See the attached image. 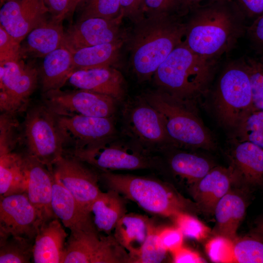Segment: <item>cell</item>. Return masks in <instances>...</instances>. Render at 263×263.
<instances>
[{
    "label": "cell",
    "mask_w": 263,
    "mask_h": 263,
    "mask_svg": "<svg viewBox=\"0 0 263 263\" xmlns=\"http://www.w3.org/2000/svg\"><path fill=\"white\" fill-rule=\"evenodd\" d=\"M64 153L102 172L159 167L158 160L150 155V152L132 141H123L115 136L77 148L65 149Z\"/></svg>",
    "instance_id": "6"
},
{
    "label": "cell",
    "mask_w": 263,
    "mask_h": 263,
    "mask_svg": "<svg viewBox=\"0 0 263 263\" xmlns=\"http://www.w3.org/2000/svg\"><path fill=\"white\" fill-rule=\"evenodd\" d=\"M44 0H2L0 26L21 42L34 28L47 19Z\"/></svg>",
    "instance_id": "15"
},
{
    "label": "cell",
    "mask_w": 263,
    "mask_h": 263,
    "mask_svg": "<svg viewBox=\"0 0 263 263\" xmlns=\"http://www.w3.org/2000/svg\"><path fill=\"white\" fill-rule=\"evenodd\" d=\"M168 163L173 173L191 185L202 179L214 167L206 157L184 151L172 153Z\"/></svg>",
    "instance_id": "31"
},
{
    "label": "cell",
    "mask_w": 263,
    "mask_h": 263,
    "mask_svg": "<svg viewBox=\"0 0 263 263\" xmlns=\"http://www.w3.org/2000/svg\"><path fill=\"white\" fill-rule=\"evenodd\" d=\"M85 4L81 10L78 21L88 18H99L113 19L121 17L120 0H84Z\"/></svg>",
    "instance_id": "36"
},
{
    "label": "cell",
    "mask_w": 263,
    "mask_h": 263,
    "mask_svg": "<svg viewBox=\"0 0 263 263\" xmlns=\"http://www.w3.org/2000/svg\"><path fill=\"white\" fill-rule=\"evenodd\" d=\"M244 59L250 77L253 106L263 110V54Z\"/></svg>",
    "instance_id": "37"
},
{
    "label": "cell",
    "mask_w": 263,
    "mask_h": 263,
    "mask_svg": "<svg viewBox=\"0 0 263 263\" xmlns=\"http://www.w3.org/2000/svg\"><path fill=\"white\" fill-rule=\"evenodd\" d=\"M115 100L111 96L86 90L58 89L44 93L43 102L59 116L111 117L115 113Z\"/></svg>",
    "instance_id": "12"
},
{
    "label": "cell",
    "mask_w": 263,
    "mask_h": 263,
    "mask_svg": "<svg viewBox=\"0 0 263 263\" xmlns=\"http://www.w3.org/2000/svg\"><path fill=\"white\" fill-rule=\"evenodd\" d=\"M26 188L24 153H0V196L26 193Z\"/></svg>",
    "instance_id": "29"
},
{
    "label": "cell",
    "mask_w": 263,
    "mask_h": 263,
    "mask_svg": "<svg viewBox=\"0 0 263 263\" xmlns=\"http://www.w3.org/2000/svg\"><path fill=\"white\" fill-rule=\"evenodd\" d=\"M84 0H71V14L72 13L76 8V7L80 3L83 1Z\"/></svg>",
    "instance_id": "50"
},
{
    "label": "cell",
    "mask_w": 263,
    "mask_h": 263,
    "mask_svg": "<svg viewBox=\"0 0 263 263\" xmlns=\"http://www.w3.org/2000/svg\"><path fill=\"white\" fill-rule=\"evenodd\" d=\"M59 124L66 138L67 145L75 148L115 135V128L111 117L83 115L59 116Z\"/></svg>",
    "instance_id": "18"
},
{
    "label": "cell",
    "mask_w": 263,
    "mask_h": 263,
    "mask_svg": "<svg viewBox=\"0 0 263 263\" xmlns=\"http://www.w3.org/2000/svg\"><path fill=\"white\" fill-rule=\"evenodd\" d=\"M150 220L144 215L126 213L118 221L113 234L117 242L128 252L131 263L145 241Z\"/></svg>",
    "instance_id": "28"
},
{
    "label": "cell",
    "mask_w": 263,
    "mask_h": 263,
    "mask_svg": "<svg viewBox=\"0 0 263 263\" xmlns=\"http://www.w3.org/2000/svg\"><path fill=\"white\" fill-rule=\"evenodd\" d=\"M51 206L55 216L70 231L97 230L91 213L79 204L54 174Z\"/></svg>",
    "instance_id": "20"
},
{
    "label": "cell",
    "mask_w": 263,
    "mask_h": 263,
    "mask_svg": "<svg viewBox=\"0 0 263 263\" xmlns=\"http://www.w3.org/2000/svg\"><path fill=\"white\" fill-rule=\"evenodd\" d=\"M51 18L54 19H63L71 11V0H44Z\"/></svg>",
    "instance_id": "43"
},
{
    "label": "cell",
    "mask_w": 263,
    "mask_h": 263,
    "mask_svg": "<svg viewBox=\"0 0 263 263\" xmlns=\"http://www.w3.org/2000/svg\"><path fill=\"white\" fill-rule=\"evenodd\" d=\"M203 0H178V6L186 11L192 10L199 5L200 3Z\"/></svg>",
    "instance_id": "49"
},
{
    "label": "cell",
    "mask_w": 263,
    "mask_h": 263,
    "mask_svg": "<svg viewBox=\"0 0 263 263\" xmlns=\"http://www.w3.org/2000/svg\"><path fill=\"white\" fill-rule=\"evenodd\" d=\"M108 189H113L136 203L145 211L172 218L187 212L190 202L166 183L131 174L102 172L99 175Z\"/></svg>",
    "instance_id": "5"
},
{
    "label": "cell",
    "mask_w": 263,
    "mask_h": 263,
    "mask_svg": "<svg viewBox=\"0 0 263 263\" xmlns=\"http://www.w3.org/2000/svg\"><path fill=\"white\" fill-rule=\"evenodd\" d=\"M67 81L79 89L108 95L116 100L121 99L125 94L123 75L112 67L75 71Z\"/></svg>",
    "instance_id": "22"
},
{
    "label": "cell",
    "mask_w": 263,
    "mask_h": 263,
    "mask_svg": "<svg viewBox=\"0 0 263 263\" xmlns=\"http://www.w3.org/2000/svg\"><path fill=\"white\" fill-rule=\"evenodd\" d=\"M118 192L108 189L101 192L93 203L90 211L98 232L112 234L120 219L127 213L123 198Z\"/></svg>",
    "instance_id": "27"
},
{
    "label": "cell",
    "mask_w": 263,
    "mask_h": 263,
    "mask_svg": "<svg viewBox=\"0 0 263 263\" xmlns=\"http://www.w3.org/2000/svg\"><path fill=\"white\" fill-rule=\"evenodd\" d=\"M41 224L26 193L0 196V240L10 236L35 240Z\"/></svg>",
    "instance_id": "14"
},
{
    "label": "cell",
    "mask_w": 263,
    "mask_h": 263,
    "mask_svg": "<svg viewBox=\"0 0 263 263\" xmlns=\"http://www.w3.org/2000/svg\"><path fill=\"white\" fill-rule=\"evenodd\" d=\"M130 61L138 78L146 80L183 41L186 23L172 13L145 15L134 23Z\"/></svg>",
    "instance_id": "2"
},
{
    "label": "cell",
    "mask_w": 263,
    "mask_h": 263,
    "mask_svg": "<svg viewBox=\"0 0 263 263\" xmlns=\"http://www.w3.org/2000/svg\"><path fill=\"white\" fill-rule=\"evenodd\" d=\"M65 32L62 20L50 18L33 29L26 36L25 45L20 53L44 57L62 47Z\"/></svg>",
    "instance_id": "25"
},
{
    "label": "cell",
    "mask_w": 263,
    "mask_h": 263,
    "mask_svg": "<svg viewBox=\"0 0 263 263\" xmlns=\"http://www.w3.org/2000/svg\"><path fill=\"white\" fill-rule=\"evenodd\" d=\"M247 207L244 197L231 189L217 203L213 213L215 216L216 235L230 239L236 238L238 227Z\"/></svg>",
    "instance_id": "24"
},
{
    "label": "cell",
    "mask_w": 263,
    "mask_h": 263,
    "mask_svg": "<svg viewBox=\"0 0 263 263\" xmlns=\"http://www.w3.org/2000/svg\"><path fill=\"white\" fill-rule=\"evenodd\" d=\"M157 227L150 221L146 239L131 263H159L165 260L168 251L160 242Z\"/></svg>",
    "instance_id": "35"
},
{
    "label": "cell",
    "mask_w": 263,
    "mask_h": 263,
    "mask_svg": "<svg viewBox=\"0 0 263 263\" xmlns=\"http://www.w3.org/2000/svg\"><path fill=\"white\" fill-rule=\"evenodd\" d=\"M39 72L20 59L0 64V109L16 116L26 112L36 89Z\"/></svg>",
    "instance_id": "11"
},
{
    "label": "cell",
    "mask_w": 263,
    "mask_h": 263,
    "mask_svg": "<svg viewBox=\"0 0 263 263\" xmlns=\"http://www.w3.org/2000/svg\"><path fill=\"white\" fill-rule=\"evenodd\" d=\"M27 182L26 194L36 209L41 224L56 218L52 208L53 173L34 157L24 152Z\"/></svg>",
    "instance_id": "19"
},
{
    "label": "cell",
    "mask_w": 263,
    "mask_h": 263,
    "mask_svg": "<svg viewBox=\"0 0 263 263\" xmlns=\"http://www.w3.org/2000/svg\"><path fill=\"white\" fill-rule=\"evenodd\" d=\"M245 17L254 18L263 14V0H235Z\"/></svg>",
    "instance_id": "46"
},
{
    "label": "cell",
    "mask_w": 263,
    "mask_h": 263,
    "mask_svg": "<svg viewBox=\"0 0 263 263\" xmlns=\"http://www.w3.org/2000/svg\"><path fill=\"white\" fill-rule=\"evenodd\" d=\"M123 42V40H121L85 47L72 52L73 73L79 70L112 67L118 60Z\"/></svg>",
    "instance_id": "30"
},
{
    "label": "cell",
    "mask_w": 263,
    "mask_h": 263,
    "mask_svg": "<svg viewBox=\"0 0 263 263\" xmlns=\"http://www.w3.org/2000/svg\"><path fill=\"white\" fill-rule=\"evenodd\" d=\"M73 73L72 52L61 47L44 57L39 76L42 92L60 89Z\"/></svg>",
    "instance_id": "26"
},
{
    "label": "cell",
    "mask_w": 263,
    "mask_h": 263,
    "mask_svg": "<svg viewBox=\"0 0 263 263\" xmlns=\"http://www.w3.org/2000/svg\"><path fill=\"white\" fill-rule=\"evenodd\" d=\"M213 103L218 121L234 130L244 113L253 106L251 86L244 58L226 65L213 92Z\"/></svg>",
    "instance_id": "8"
},
{
    "label": "cell",
    "mask_w": 263,
    "mask_h": 263,
    "mask_svg": "<svg viewBox=\"0 0 263 263\" xmlns=\"http://www.w3.org/2000/svg\"><path fill=\"white\" fill-rule=\"evenodd\" d=\"M34 241L14 236L0 239V263H30L33 257Z\"/></svg>",
    "instance_id": "33"
},
{
    "label": "cell",
    "mask_w": 263,
    "mask_h": 263,
    "mask_svg": "<svg viewBox=\"0 0 263 263\" xmlns=\"http://www.w3.org/2000/svg\"><path fill=\"white\" fill-rule=\"evenodd\" d=\"M123 122V131L131 141L149 152L174 147L160 115L144 97L126 104Z\"/></svg>",
    "instance_id": "9"
},
{
    "label": "cell",
    "mask_w": 263,
    "mask_h": 263,
    "mask_svg": "<svg viewBox=\"0 0 263 263\" xmlns=\"http://www.w3.org/2000/svg\"><path fill=\"white\" fill-rule=\"evenodd\" d=\"M233 137L263 149V110L253 106L245 112L233 130Z\"/></svg>",
    "instance_id": "32"
},
{
    "label": "cell",
    "mask_w": 263,
    "mask_h": 263,
    "mask_svg": "<svg viewBox=\"0 0 263 263\" xmlns=\"http://www.w3.org/2000/svg\"><path fill=\"white\" fill-rule=\"evenodd\" d=\"M172 218L175 226L188 238L201 241L206 239L210 233L208 226L187 212H180Z\"/></svg>",
    "instance_id": "38"
},
{
    "label": "cell",
    "mask_w": 263,
    "mask_h": 263,
    "mask_svg": "<svg viewBox=\"0 0 263 263\" xmlns=\"http://www.w3.org/2000/svg\"><path fill=\"white\" fill-rule=\"evenodd\" d=\"M144 98L158 112L174 147L214 150L216 143L192 108L191 102L177 98L159 89Z\"/></svg>",
    "instance_id": "4"
},
{
    "label": "cell",
    "mask_w": 263,
    "mask_h": 263,
    "mask_svg": "<svg viewBox=\"0 0 263 263\" xmlns=\"http://www.w3.org/2000/svg\"><path fill=\"white\" fill-rule=\"evenodd\" d=\"M228 143L229 168L236 182L241 181L247 186L263 188V149L233 137Z\"/></svg>",
    "instance_id": "17"
},
{
    "label": "cell",
    "mask_w": 263,
    "mask_h": 263,
    "mask_svg": "<svg viewBox=\"0 0 263 263\" xmlns=\"http://www.w3.org/2000/svg\"><path fill=\"white\" fill-rule=\"evenodd\" d=\"M235 182L229 167L214 166L202 179L191 185L190 192L198 207L205 212L213 213L217 203L231 189Z\"/></svg>",
    "instance_id": "21"
},
{
    "label": "cell",
    "mask_w": 263,
    "mask_h": 263,
    "mask_svg": "<svg viewBox=\"0 0 263 263\" xmlns=\"http://www.w3.org/2000/svg\"><path fill=\"white\" fill-rule=\"evenodd\" d=\"M175 263H202L206 261L197 252L183 245L171 253Z\"/></svg>",
    "instance_id": "45"
},
{
    "label": "cell",
    "mask_w": 263,
    "mask_h": 263,
    "mask_svg": "<svg viewBox=\"0 0 263 263\" xmlns=\"http://www.w3.org/2000/svg\"><path fill=\"white\" fill-rule=\"evenodd\" d=\"M128 252L113 234L97 230L71 231L63 263H130Z\"/></svg>",
    "instance_id": "10"
},
{
    "label": "cell",
    "mask_w": 263,
    "mask_h": 263,
    "mask_svg": "<svg viewBox=\"0 0 263 263\" xmlns=\"http://www.w3.org/2000/svg\"><path fill=\"white\" fill-rule=\"evenodd\" d=\"M145 15L170 13L178 6V0H143Z\"/></svg>",
    "instance_id": "42"
},
{
    "label": "cell",
    "mask_w": 263,
    "mask_h": 263,
    "mask_svg": "<svg viewBox=\"0 0 263 263\" xmlns=\"http://www.w3.org/2000/svg\"><path fill=\"white\" fill-rule=\"evenodd\" d=\"M20 43L0 26V64L20 60Z\"/></svg>",
    "instance_id": "40"
},
{
    "label": "cell",
    "mask_w": 263,
    "mask_h": 263,
    "mask_svg": "<svg viewBox=\"0 0 263 263\" xmlns=\"http://www.w3.org/2000/svg\"><path fill=\"white\" fill-rule=\"evenodd\" d=\"M191 10L183 42L202 56L218 58L231 51L246 30L245 17L233 0H211Z\"/></svg>",
    "instance_id": "1"
},
{
    "label": "cell",
    "mask_w": 263,
    "mask_h": 263,
    "mask_svg": "<svg viewBox=\"0 0 263 263\" xmlns=\"http://www.w3.org/2000/svg\"><path fill=\"white\" fill-rule=\"evenodd\" d=\"M53 173L79 204L91 213L93 203L102 192L98 184L99 176L85 163L65 153L54 164Z\"/></svg>",
    "instance_id": "13"
},
{
    "label": "cell",
    "mask_w": 263,
    "mask_h": 263,
    "mask_svg": "<svg viewBox=\"0 0 263 263\" xmlns=\"http://www.w3.org/2000/svg\"><path fill=\"white\" fill-rule=\"evenodd\" d=\"M250 235L263 242V216L256 222Z\"/></svg>",
    "instance_id": "48"
},
{
    "label": "cell",
    "mask_w": 263,
    "mask_h": 263,
    "mask_svg": "<svg viewBox=\"0 0 263 263\" xmlns=\"http://www.w3.org/2000/svg\"><path fill=\"white\" fill-rule=\"evenodd\" d=\"M122 13L133 23L145 16L143 0H120Z\"/></svg>",
    "instance_id": "44"
},
{
    "label": "cell",
    "mask_w": 263,
    "mask_h": 263,
    "mask_svg": "<svg viewBox=\"0 0 263 263\" xmlns=\"http://www.w3.org/2000/svg\"><path fill=\"white\" fill-rule=\"evenodd\" d=\"M234 243L229 238L216 235L206 244L205 249L210 260L217 263H233Z\"/></svg>",
    "instance_id": "39"
},
{
    "label": "cell",
    "mask_w": 263,
    "mask_h": 263,
    "mask_svg": "<svg viewBox=\"0 0 263 263\" xmlns=\"http://www.w3.org/2000/svg\"><path fill=\"white\" fill-rule=\"evenodd\" d=\"M217 60L196 54L183 41L159 66L155 82L159 89L193 103L207 92Z\"/></svg>",
    "instance_id": "3"
},
{
    "label": "cell",
    "mask_w": 263,
    "mask_h": 263,
    "mask_svg": "<svg viewBox=\"0 0 263 263\" xmlns=\"http://www.w3.org/2000/svg\"><path fill=\"white\" fill-rule=\"evenodd\" d=\"M248 37L256 46L263 48V14L246 28Z\"/></svg>",
    "instance_id": "47"
},
{
    "label": "cell",
    "mask_w": 263,
    "mask_h": 263,
    "mask_svg": "<svg viewBox=\"0 0 263 263\" xmlns=\"http://www.w3.org/2000/svg\"><path fill=\"white\" fill-rule=\"evenodd\" d=\"M157 235L162 246L170 253L183 246L184 235L176 226L157 227Z\"/></svg>",
    "instance_id": "41"
},
{
    "label": "cell",
    "mask_w": 263,
    "mask_h": 263,
    "mask_svg": "<svg viewBox=\"0 0 263 263\" xmlns=\"http://www.w3.org/2000/svg\"><path fill=\"white\" fill-rule=\"evenodd\" d=\"M57 218L42 223L35 239L32 261L63 263L68 234Z\"/></svg>",
    "instance_id": "23"
},
{
    "label": "cell",
    "mask_w": 263,
    "mask_h": 263,
    "mask_svg": "<svg viewBox=\"0 0 263 263\" xmlns=\"http://www.w3.org/2000/svg\"><path fill=\"white\" fill-rule=\"evenodd\" d=\"M233 240V263H263V241L250 235Z\"/></svg>",
    "instance_id": "34"
},
{
    "label": "cell",
    "mask_w": 263,
    "mask_h": 263,
    "mask_svg": "<svg viewBox=\"0 0 263 263\" xmlns=\"http://www.w3.org/2000/svg\"><path fill=\"white\" fill-rule=\"evenodd\" d=\"M123 18H91L77 21L65 32L62 46L73 52L85 47L123 40L120 28Z\"/></svg>",
    "instance_id": "16"
},
{
    "label": "cell",
    "mask_w": 263,
    "mask_h": 263,
    "mask_svg": "<svg viewBox=\"0 0 263 263\" xmlns=\"http://www.w3.org/2000/svg\"><path fill=\"white\" fill-rule=\"evenodd\" d=\"M22 128L21 141L25 152L53 172L54 164L63 155L67 145L57 115L44 102L29 106Z\"/></svg>",
    "instance_id": "7"
}]
</instances>
